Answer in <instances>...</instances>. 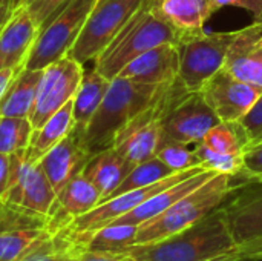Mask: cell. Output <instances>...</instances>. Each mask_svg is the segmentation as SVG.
I'll return each instance as SVG.
<instances>
[{
  "mask_svg": "<svg viewBox=\"0 0 262 261\" xmlns=\"http://www.w3.org/2000/svg\"><path fill=\"white\" fill-rule=\"evenodd\" d=\"M236 249L220 206L190 228L160 242L134 245L124 254L129 261H233Z\"/></svg>",
  "mask_w": 262,
  "mask_h": 261,
  "instance_id": "obj_1",
  "label": "cell"
},
{
  "mask_svg": "<svg viewBox=\"0 0 262 261\" xmlns=\"http://www.w3.org/2000/svg\"><path fill=\"white\" fill-rule=\"evenodd\" d=\"M160 85L137 83L124 77L111 80V86L89 122L83 140L91 155L114 146L118 132L155 98Z\"/></svg>",
  "mask_w": 262,
  "mask_h": 261,
  "instance_id": "obj_2",
  "label": "cell"
},
{
  "mask_svg": "<svg viewBox=\"0 0 262 261\" xmlns=\"http://www.w3.org/2000/svg\"><path fill=\"white\" fill-rule=\"evenodd\" d=\"M180 32L144 0L111 45L94 60L97 71L114 80L121 69L143 52L166 43L178 45Z\"/></svg>",
  "mask_w": 262,
  "mask_h": 261,
  "instance_id": "obj_3",
  "label": "cell"
},
{
  "mask_svg": "<svg viewBox=\"0 0 262 261\" xmlns=\"http://www.w3.org/2000/svg\"><path fill=\"white\" fill-rule=\"evenodd\" d=\"M233 180L235 177L227 174L213 175L204 185L173 203L163 214L140 225L134 245L160 242L201 222L204 217L223 206L235 188Z\"/></svg>",
  "mask_w": 262,
  "mask_h": 261,
  "instance_id": "obj_4",
  "label": "cell"
},
{
  "mask_svg": "<svg viewBox=\"0 0 262 261\" xmlns=\"http://www.w3.org/2000/svg\"><path fill=\"white\" fill-rule=\"evenodd\" d=\"M184 92L189 91L178 77L160 85L154 102L118 132L112 148L132 165H138L154 157L163 137V117Z\"/></svg>",
  "mask_w": 262,
  "mask_h": 261,
  "instance_id": "obj_5",
  "label": "cell"
},
{
  "mask_svg": "<svg viewBox=\"0 0 262 261\" xmlns=\"http://www.w3.org/2000/svg\"><path fill=\"white\" fill-rule=\"evenodd\" d=\"M236 31L192 32L178 42V78L189 92H196L226 62Z\"/></svg>",
  "mask_w": 262,
  "mask_h": 261,
  "instance_id": "obj_6",
  "label": "cell"
},
{
  "mask_svg": "<svg viewBox=\"0 0 262 261\" xmlns=\"http://www.w3.org/2000/svg\"><path fill=\"white\" fill-rule=\"evenodd\" d=\"M97 0H69L40 31L26 58L25 68L45 69L66 57L77 42Z\"/></svg>",
  "mask_w": 262,
  "mask_h": 261,
  "instance_id": "obj_7",
  "label": "cell"
},
{
  "mask_svg": "<svg viewBox=\"0 0 262 261\" xmlns=\"http://www.w3.org/2000/svg\"><path fill=\"white\" fill-rule=\"evenodd\" d=\"M143 2L144 0H97L68 55L83 66L92 63L111 45Z\"/></svg>",
  "mask_w": 262,
  "mask_h": 261,
  "instance_id": "obj_8",
  "label": "cell"
},
{
  "mask_svg": "<svg viewBox=\"0 0 262 261\" xmlns=\"http://www.w3.org/2000/svg\"><path fill=\"white\" fill-rule=\"evenodd\" d=\"M9 162V183L3 202L52 220L57 194L38 162L29 160L26 149L11 154Z\"/></svg>",
  "mask_w": 262,
  "mask_h": 261,
  "instance_id": "obj_9",
  "label": "cell"
},
{
  "mask_svg": "<svg viewBox=\"0 0 262 261\" xmlns=\"http://www.w3.org/2000/svg\"><path fill=\"white\" fill-rule=\"evenodd\" d=\"M81 75L83 65L69 55L43 69L35 103L29 114L34 129H38L49 117L74 98Z\"/></svg>",
  "mask_w": 262,
  "mask_h": 261,
  "instance_id": "obj_10",
  "label": "cell"
},
{
  "mask_svg": "<svg viewBox=\"0 0 262 261\" xmlns=\"http://www.w3.org/2000/svg\"><path fill=\"white\" fill-rule=\"evenodd\" d=\"M220 122L200 91L184 92L163 117V137L196 145Z\"/></svg>",
  "mask_w": 262,
  "mask_h": 261,
  "instance_id": "obj_11",
  "label": "cell"
},
{
  "mask_svg": "<svg viewBox=\"0 0 262 261\" xmlns=\"http://www.w3.org/2000/svg\"><path fill=\"white\" fill-rule=\"evenodd\" d=\"M221 209L238 246L262 237V180L235 185Z\"/></svg>",
  "mask_w": 262,
  "mask_h": 261,
  "instance_id": "obj_12",
  "label": "cell"
},
{
  "mask_svg": "<svg viewBox=\"0 0 262 261\" xmlns=\"http://www.w3.org/2000/svg\"><path fill=\"white\" fill-rule=\"evenodd\" d=\"M221 122H239L261 97L262 89L241 82L221 68L200 89Z\"/></svg>",
  "mask_w": 262,
  "mask_h": 261,
  "instance_id": "obj_13",
  "label": "cell"
},
{
  "mask_svg": "<svg viewBox=\"0 0 262 261\" xmlns=\"http://www.w3.org/2000/svg\"><path fill=\"white\" fill-rule=\"evenodd\" d=\"M83 134L84 131L72 128L60 143L38 160V165L51 182L55 194H58L69 180L81 174L92 157L84 146Z\"/></svg>",
  "mask_w": 262,
  "mask_h": 261,
  "instance_id": "obj_14",
  "label": "cell"
},
{
  "mask_svg": "<svg viewBox=\"0 0 262 261\" xmlns=\"http://www.w3.org/2000/svg\"><path fill=\"white\" fill-rule=\"evenodd\" d=\"M262 25L238 29L226 55L224 69L235 78L262 89Z\"/></svg>",
  "mask_w": 262,
  "mask_h": 261,
  "instance_id": "obj_15",
  "label": "cell"
},
{
  "mask_svg": "<svg viewBox=\"0 0 262 261\" xmlns=\"http://www.w3.org/2000/svg\"><path fill=\"white\" fill-rule=\"evenodd\" d=\"M178 46L166 43L134 58L117 77L144 85H163L178 77Z\"/></svg>",
  "mask_w": 262,
  "mask_h": 261,
  "instance_id": "obj_16",
  "label": "cell"
},
{
  "mask_svg": "<svg viewBox=\"0 0 262 261\" xmlns=\"http://www.w3.org/2000/svg\"><path fill=\"white\" fill-rule=\"evenodd\" d=\"M37 35L38 26L23 5L0 31V71L25 66Z\"/></svg>",
  "mask_w": 262,
  "mask_h": 261,
  "instance_id": "obj_17",
  "label": "cell"
},
{
  "mask_svg": "<svg viewBox=\"0 0 262 261\" xmlns=\"http://www.w3.org/2000/svg\"><path fill=\"white\" fill-rule=\"evenodd\" d=\"M100 203L101 194L98 189L83 174H78L57 194L55 214L51 220V226L63 229L72 222V218L92 211Z\"/></svg>",
  "mask_w": 262,
  "mask_h": 261,
  "instance_id": "obj_18",
  "label": "cell"
},
{
  "mask_svg": "<svg viewBox=\"0 0 262 261\" xmlns=\"http://www.w3.org/2000/svg\"><path fill=\"white\" fill-rule=\"evenodd\" d=\"M218 172L210 171V169H203L196 174H193L192 177L158 192L157 195H154L152 198H149L147 202H144L143 205H140L138 208L132 209L130 212L121 215L120 218L114 220L112 223H120V225H135L140 226L152 218H155L157 215L163 214L166 209H169L173 203H177L180 198H183L184 195H187L189 192H192L193 189L200 188L201 185H204L207 180H210L213 175H216ZM111 225V223H109Z\"/></svg>",
  "mask_w": 262,
  "mask_h": 261,
  "instance_id": "obj_19",
  "label": "cell"
},
{
  "mask_svg": "<svg viewBox=\"0 0 262 261\" xmlns=\"http://www.w3.org/2000/svg\"><path fill=\"white\" fill-rule=\"evenodd\" d=\"M152 8L180 35L204 31V25L220 11L215 0H149Z\"/></svg>",
  "mask_w": 262,
  "mask_h": 261,
  "instance_id": "obj_20",
  "label": "cell"
},
{
  "mask_svg": "<svg viewBox=\"0 0 262 261\" xmlns=\"http://www.w3.org/2000/svg\"><path fill=\"white\" fill-rule=\"evenodd\" d=\"M134 166L115 148H109L94 154L81 174L98 189L101 202H104L129 175Z\"/></svg>",
  "mask_w": 262,
  "mask_h": 261,
  "instance_id": "obj_21",
  "label": "cell"
},
{
  "mask_svg": "<svg viewBox=\"0 0 262 261\" xmlns=\"http://www.w3.org/2000/svg\"><path fill=\"white\" fill-rule=\"evenodd\" d=\"M111 86V80L101 75L94 62L92 66H83V75L78 85V89L72 98V115H74V128L86 131L89 122L94 114L100 108L107 89Z\"/></svg>",
  "mask_w": 262,
  "mask_h": 261,
  "instance_id": "obj_22",
  "label": "cell"
},
{
  "mask_svg": "<svg viewBox=\"0 0 262 261\" xmlns=\"http://www.w3.org/2000/svg\"><path fill=\"white\" fill-rule=\"evenodd\" d=\"M41 75L43 69L23 68L0 100V117L29 118V114L35 103Z\"/></svg>",
  "mask_w": 262,
  "mask_h": 261,
  "instance_id": "obj_23",
  "label": "cell"
},
{
  "mask_svg": "<svg viewBox=\"0 0 262 261\" xmlns=\"http://www.w3.org/2000/svg\"><path fill=\"white\" fill-rule=\"evenodd\" d=\"M74 128L72 100L49 117L38 129H34L31 143L26 149V155L32 162H38L48 151L60 143Z\"/></svg>",
  "mask_w": 262,
  "mask_h": 261,
  "instance_id": "obj_24",
  "label": "cell"
},
{
  "mask_svg": "<svg viewBox=\"0 0 262 261\" xmlns=\"http://www.w3.org/2000/svg\"><path fill=\"white\" fill-rule=\"evenodd\" d=\"M78 249L81 248L64 226L63 229L51 231L18 261H71Z\"/></svg>",
  "mask_w": 262,
  "mask_h": 261,
  "instance_id": "obj_25",
  "label": "cell"
},
{
  "mask_svg": "<svg viewBox=\"0 0 262 261\" xmlns=\"http://www.w3.org/2000/svg\"><path fill=\"white\" fill-rule=\"evenodd\" d=\"M201 143L216 152L243 155L252 140L239 122H220L203 137Z\"/></svg>",
  "mask_w": 262,
  "mask_h": 261,
  "instance_id": "obj_26",
  "label": "cell"
},
{
  "mask_svg": "<svg viewBox=\"0 0 262 261\" xmlns=\"http://www.w3.org/2000/svg\"><path fill=\"white\" fill-rule=\"evenodd\" d=\"M138 226L135 225H120L111 223L97 231H94L84 242V249L100 251V252H123L134 246Z\"/></svg>",
  "mask_w": 262,
  "mask_h": 261,
  "instance_id": "obj_27",
  "label": "cell"
},
{
  "mask_svg": "<svg viewBox=\"0 0 262 261\" xmlns=\"http://www.w3.org/2000/svg\"><path fill=\"white\" fill-rule=\"evenodd\" d=\"M172 174H175V172L167 165H164L157 155H154V157L147 158L146 162H141V163L135 165L132 168V171L129 172V175L121 182V185L112 192L111 197H115V195H120V194H124V192H129V191H134V189H140V188L154 185V183H157V182H160V180H163V178H166V177H169Z\"/></svg>",
  "mask_w": 262,
  "mask_h": 261,
  "instance_id": "obj_28",
  "label": "cell"
},
{
  "mask_svg": "<svg viewBox=\"0 0 262 261\" xmlns=\"http://www.w3.org/2000/svg\"><path fill=\"white\" fill-rule=\"evenodd\" d=\"M54 228L0 231V261H18Z\"/></svg>",
  "mask_w": 262,
  "mask_h": 261,
  "instance_id": "obj_29",
  "label": "cell"
},
{
  "mask_svg": "<svg viewBox=\"0 0 262 261\" xmlns=\"http://www.w3.org/2000/svg\"><path fill=\"white\" fill-rule=\"evenodd\" d=\"M34 126L25 117H0V154L11 155L28 149Z\"/></svg>",
  "mask_w": 262,
  "mask_h": 261,
  "instance_id": "obj_30",
  "label": "cell"
},
{
  "mask_svg": "<svg viewBox=\"0 0 262 261\" xmlns=\"http://www.w3.org/2000/svg\"><path fill=\"white\" fill-rule=\"evenodd\" d=\"M155 155L164 165H167L173 172L201 166L195 148H190V145L187 143L177 142L167 137H161V142L158 145Z\"/></svg>",
  "mask_w": 262,
  "mask_h": 261,
  "instance_id": "obj_31",
  "label": "cell"
},
{
  "mask_svg": "<svg viewBox=\"0 0 262 261\" xmlns=\"http://www.w3.org/2000/svg\"><path fill=\"white\" fill-rule=\"evenodd\" d=\"M195 151L200 160V165L206 169L215 171L218 174H227L232 177H238L243 169V155H232V154H223L216 152L207 146H204L201 142L195 145Z\"/></svg>",
  "mask_w": 262,
  "mask_h": 261,
  "instance_id": "obj_32",
  "label": "cell"
},
{
  "mask_svg": "<svg viewBox=\"0 0 262 261\" xmlns=\"http://www.w3.org/2000/svg\"><path fill=\"white\" fill-rule=\"evenodd\" d=\"M68 2L69 0H28L26 6L40 31Z\"/></svg>",
  "mask_w": 262,
  "mask_h": 261,
  "instance_id": "obj_33",
  "label": "cell"
},
{
  "mask_svg": "<svg viewBox=\"0 0 262 261\" xmlns=\"http://www.w3.org/2000/svg\"><path fill=\"white\" fill-rule=\"evenodd\" d=\"M238 177L262 180V140L252 143L243 154V169Z\"/></svg>",
  "mask_w": 262,
  "mask_h": 261,
  "instance_id": "obj_34",
  "label": "cell"
},
{
  "mask_svg": "<svg viewBox=\"0 0 262 261\" xmlns=\"http://www.w3.org/2000/svg\"><path fill=\"white\" fill-rule=\"evenodd\" d=\"M243 128L247 131L252 143L258 142L262 137V94L255 102V105L246 112V115L239 120ZM250 143V145H252Z\"/></svg>",
  "mask_w": 262,
  "mask_h": 261,
  "instance_id": "obj_35",
  "label": "cell"
},
{
  "mask_svg": "<svg viewBox=\"0 0 262 261\" xmlns=\"http://www.w3.org/2000/svg\"><path fill=\"white\" fill-rule=\"evenodd\" d=\"M71 261H129L127 255L123 252H100L91 249H78Z\"/></svg>",
  "mask_w": 262,
  "mask_h": 261,
  "instance_id": "obj_36",
  "label": "cell"
},
{
  "mask_svg": "<svg viewBox=\"0 0 262 261\" xmlns=\"http://www.w3.org/2000/svg\"><path fill=\"white\" fill-rule=\"evenodd\" d=\"M262 260V237L247 242L238 246L233 261H258Z\"/></svg>",
  "mask_w": 262,
  "mask_h": 261,
  "instance_id": "obj_37",
  "label": "cell"
},
{
  "mask_svg": "<svg viewBox=\"0 0 262 261\" xmlns=\"http://www.w3.org/2000/svg\"><path fill=\"white\" fill-rule=\"evenodd\" d=\"M215 5L218 6V9H221L224 6L241 8V9L250 11L253 14V17L262 9V0H215Z\"/></svg>",
  "mask_w": 262,
  "mask_h": 261,
  "instance_id": "obj_38",
  "label": "cell"
},
{
  "mask_svg": "<svg viewBox=\"0 0 262 261\" xmlns=\"http://www.w3.org/2000/svg\"><path fill=\"white\" fill-rule=\"evenodd\" d=\"M26 3L28 0H0V31L9 22V18L15 14V11L20 9Z\"/></svg>",
  "mask_w": 262,
  "mask_h": 261,
  "instance_id": "obj_39",
  "label": "cell"
},
{
  "mask_svg": "<svg viewBox=\"0 0 262 261\" xmlns=\"http://www.w3.org/2000/svg\"><path fill=\"white\" fill-rule=\"evenodd\" d=\"M9 172H11V162L9 155L0 154V200L3 202V197L8 189L9 183Z\"/></svg>",
  "mask_w": 262,
  "mask_h": 261,
  "instance_id": "obj_40",
  "label": "cell"
},
{
  "mask_svg": "<svg viewBox=\"0 0 262 261\" xmlns=\"http://www.w3.org/2000/svg\"><path fill=\"white\" fill-rule=\"evenodd\" d=\"M23 68L25 66H20V68H6V69H2L0 71V100L3 98L6 89L9 88V85L12 83V80L18 75V72Z\"/></svg>",
  "mask_w": 262,
  "mask_h": 261,
  "instance_id": "obj_41",
  "label": "cell"
},
{
  "mask_svg": "<svg viewBox=\"0 0 262 261\" xmlns=\"http://www.w3.org/2000/svg\"><path fill=\"white\" fill-rule=\"evenodd\" d=\"M253 23H256V25H262V9L253 17Z\"/></svg>",
  "mask_w": 262,
  "mask_h": 261,
  "instance_id": "obj_42",
  "label": "cell"
},
{
  "mask_svg": "<svg viewBox=\"0 0 262 261\" xmlns=\"http://www.w3.org/2000/svg\"><path fill=\"white\" fill-rule=\"evenodd\" d=\"M3 206H5V202H2V200H0V214H2V209H3Z\"/></svg>",
  "mask_w": 262,
  "mask_h": 261,
  "instance_id": "obj_43",
  "label": "cell"
},
{
  "mask_svg": "<svg viewBox=\"0 0 262 261\" xmlns=\"http://www.w3.org/2000/svg\"><path fill=\"white\" fill-rule=\"evenodd\" d=\"M259 42H261V43H262V32H261V37H259Z\"/></svg>",
  "mask_w": 262,
  "mask_h": 261,
  "instance_id": "obj_44",
  "label": "cell"
},
{
  "mask_svg": "<svg viewBox=\"0 0 262 261\" xmlns=\"http://www.w3.org/2000/svg\"><path fill=\"white\" fill-rule=\"evenodd\" d=\"M259 140H262V137H261V138H259ZM259 140H258V142H259ZM255 143H256V142H255Z\"/></svg>",
  "mask_w": 262,
  "mask_h": 261,
  "instance_id": "obj_45",
  "label": "cell"
}]
</instances>
